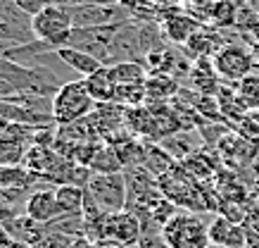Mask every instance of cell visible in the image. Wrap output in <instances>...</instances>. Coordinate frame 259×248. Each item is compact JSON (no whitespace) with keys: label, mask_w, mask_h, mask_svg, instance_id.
<instances>
[{"label":"cell","mask_w":259,"mask_h":248,"mask_svg":"<svg viewBox=\"0 0 259 248\" xmlns=\"http://www.w3.org/2000/svg\"><path fill=\"white\" fill-rule=\"evenodd\" d=\"M224 46H228V41L224 39V33L219 29H204L202 26L183 46V53H186V57H190L195 62V60H202V57H214Z\"/></svg>","instance_id":"ba28073f"},{"label":"cell","mask_w":259,"mask_h":248,"mask_svg":"<svg viewBox=\"0 0 259 248\" xmlns=\"http://www.w3.org/2000/svg\"><path fill=\"white\" fill-rule=\"evenodd\" d=\"M86 191L91 198L98 203V208L105 215H114V212H124L128 205V184H126V174H93L88 182Z\"/></svg>","instance_id":"5b68a950"},{"label":"cell","mask_w":259,"mask_h":248,"mask_svg":"<svg viewBox=\"0 0 259 248\" xmlns=\"http://www.w3.org/2000/svg\"><path fill=\"white\" fill-rule=\"evenodd\" d=\"M214 69L224 84H240L245 77L254 74L257 69V55L245 43H228L212 57Z\"/></svg>","instance_id":"3957f363"},{"label":"cell","mask_w":259,"mask_h":248,"mask_svg":"<svg viewBox=\"0 0 259 248\" xmlns=\"http://www.w3.org/2000/svg\"><path fill=\"white\" fill-rule=\"evenodd\" d=\"M164 19V36L171 43H188L190 36L195 31H200L202 26L195 22V17H190V15H181L179 10H171V12H166V15H162Z\"/></svg>","instance_id":"8fae6325"},{"label":"cell","mask_w":259,"mask_h":248,"mask_svg":"<svg viewBox=\"0 0 259 248\" xmlns=\"http://www.w3.org/2000/svg\"><path fill=\"white\" fill-rule=\"evenodd\" d=\"M148 67L143 60H124V62L112 64V77L117 84H136V81L148 79Z\"/></svg>","instance_id":"ffe728a7"},{"label":"cell","mask_w":259,"mask_h":248,"mask_svg":"<svg viewBox=\"0 0 259 248\" xmlns=\"http://www.w3.org/2000/svg\"><path fill=\"white\" fill-rule=\"evenodd\" d=\"M148 100V88L145 81H136V84H117V93H114V103L121 108H141Z\"/></svg>","instance_id":"44dd1931"},{"label":"cell","mask_w":259,"mask_h":248,"mask_svg":"<svg viewBox=\"0 0 259 248\" xmlns=\"http://www.w3.org/2000/svg\"><path fill=\"white\" fill-rule=\"evenodd\" d=\"M254 55H257V67H259V48L254 50Z\"/></svg>","instance_id":"4dcf8cb0"},{"label":"cell","mask_w":259,"mask_h":248,"mask_svg":"<svg viewBox=\"0 0 259 248\" xmlns=\"http://www.w3.org/2000/svg\"><path fill=\"white\" fill-rule=\"evenodd\" d=\"M57 205L62 215H83V203H86V189L74 184L55 186Z\"/></svg>","instance_id":"ac0fdd59"},{"label":"cell","mask_w":259,"mask_h":248,"mask_svg":"<svg viewBox=\"0 0 259 248\" xmlns=\"http://www.w3.org/2000/svg\"><path fill=\"white\" fill-rule=\"evenodd\" d=\"M145 88H148V100L162 103V100H169V98L179 96L181 84L171 74L152 72V74H148V79H145Z\"/></svg>","instance_id":"9a60e30c"},{"label":"cell","mask_w":259,"mask_h":248,"mask_svg":"<svg viewBox=\"0 0 259 248\" xmlns=\"http://www.w3.org/2000/svg\"><path fill=\"white\" fill-rule=\"evenodd\" d=\"M57 57L62 60L69 69H74L76 74H81L83 79H88V77H93L95 72H100L105 64L98 60V57L93 55H88L86 50H79V48H74V46H64V48H57L55 50Z\"/></svg>","instance_id":"7c38bea8"},{"label":"cell","mask_w":259,"mask_h":248,"mask_svg":"<svg viewBox=\"0 0 259 248\" xmlns=\"http://www.w3.org/2000/svg\"><path fill=\"white\" fill-rule=\"evenodd\" d=\"M31 31L36 41H43L55 50L69 46L71 33H74V22H71L69 10L62 5H48L43 12H38L31 19Z\"/></svg>","instance_id":"7a4b0ae2"},{"label":"cell","mask_w":259,"mask_h":248,"mask_svg":"<svg viewBox=\"0 0 259 248\" xmlns=\"http://www.w3.org/2000/svg\"><path fill=\"white\" fill-rule=\"evenodd\" d=\"M217 103H219L224 120L236 122V124L250 112V108L245 105V100L240 98V93H238V88L233 84H221L219 93H217Z\"/></svg>","instance_id":"4fadbf2b"},{"label":"cell","mask_w":259,"mask_h":248,"mask_svg":"<svg viewBox=\"0 0 259 248\" xmlns=\"http://www.w3.org/2000/svg\"><path fill=\"white\" fill-rule=\"evenodd\" d=\"M207 248H224V246H217V243H209V246Z\"/></svg>","instance_id":"f546056e"},{"label":"cell","mask_w":259,"mask_h":248,"mask_svg":"<svg viewBox=\"0 0 259 248\" xmlns=\"http://www.w3.org/2000/svg\"><path fill=\"white\" fill-rule=\"evenodd\" d=\"M24 215H29L33 222H38V224H50V222H55L57 217H62L60 205H57L55 189H48V186L33 189L29 193V198H26Z\"/></svg>","instance_id":"52a82bcc"},{"label":"cell","mask_w":259,"mask_h":248,"mask_svg":"<svg viewBox=\"0 0 259 248\" xmlns=\"http://www.w3.org/2000/svg\"><path fill=\"white\" fill-rule=\"evenodd\" d=\"M209 241L224 248H245L247 246V232H245L243 224L231 222L224 215H217L209 222Z\"/></svg>","instance_id":"9c48e42d"},{"label":"cell","mask_w":259,"mask_h":248,"mask_svg":"<svg viewBox=\"0 0 259 248\" xmlns=\"http://www.w3.org/2000/svg\"><path fill=\"white\" fill-rule=\"evenodd\" d=\"M38 182L40 176L19 167V165H0V189H26V191H33V186Z\"/></svg>","instance_id":"e0dca14e"},{"label":"cell","mask_w":259,"mask_h":248,"mask_svg":"<svg viewBox=\"0 0 259 248\" xmlns=\"http://www.w3.org/2000/svg\"><path fill=\"white\" fill-rule=\"evenodd\" d=\"M88 169H91L93 174H119V172H124V165L119 160L117 151L105 141V144L98 148V153H95V158L91 160Z\"/></svg>","instance_id":"d6986e66"},{"label":"cell","mask_w":259,"mask_h":248,"mask_svg":"<svg viewBox=\"0 0 259 248\" xmlns=\"http://www.w3.org/2000/svg\"><path fill=\"white\" fill-rule=\"evenodd\" d=\"M143 236L141 217L124 210L114 215H105L98 229V241L95 243H117V246H138Z\"/></svg>","instance_id":"8992f818"},{"label":"cell","mask_w":259,"mask_h":248,"mask_svg":"<svg viewBox=\"0 0 259 248\" xmlns=\"http://www.w3.org/2000/svg\"><path fill=\"white\" fill-rule=\"evenodd\" d=\"M86 81V88L88 93L93 96V100L98 105H105V103H114V93H117V81L112 77V67H102L100 72H95L93 77H88Z\"/></svg>","instance_id":"5bb4252c"},{"label":"cell","mask_w":259,"mask_h":248,"mask_svg":"<svg viewBox=\"0 0 259 248\" xmlns=\"http://www.w3.org/2000/svg\"><path fill=\"white\" fill-rule=\"evenodd\" d=\"M95 108H98V103L88 93L86 81L71 79L53 98V122H55V127H67V124L91 117Z\"/></svg>","instance_id":"6da1fadb"},{"label":"cell","mask_w":259,"mask_h":248,"mask_svg":"<svg viewBox=\"0 0 259 248\" xmlns=\"http://www.w3.org/2000/svg\"><path fill=\"white\" fill-rule=\"evenodd\" d=\"M26 158L24 144H12V141H0V165H19Z\"/></svg>","instance_id":"d4e9b609"},{"label":"cell","mask_w":259,"mask_h":248,"mask_svg":"<svg viewBox=\"0 0 259 248\" xmlns=\"http://www.w3.org/2000/svg\"><path fill=\"white\" fill-rule=\"evenodd\" d=\"M236 129L243 138H247V141H252V144H259V110L247 112L243 120L236 124Z\"/></svg>","instance_id":"cb8c5ba5"},{"label":"cell","mask_w":259,"mask_h":248,"mask_svg":"<svg viewBox=\"0 0 259 248\" xmlns=\"http://www.w3.org/2000/svg\"><path fill=\"white\" fill-rule=\"evenodd\" d=\"M243 3L252 10V12H257V15H259V0H243Z\"/></svg>","instance_id":"83f0119b"},{"label":"cell","mask_w":259,"mask_h":248,"mask_svg":"<svg viewBox=\"0 0 259 248\" xmlns=\"http://www.w3.org/2000/svg\"><path fill=\"white\" fill-rule=\"evenodd\" d=\"M162 239L169 248H207L209 241V224L193 212H181L162 229Z\"/></svg>","instance_id":"277c9868"},{"label":"cell","mask_w":259,"mask_h":248,"mask_svg":"<svg viewBox=\"0 0 259 248\" xmlns=\"http://www.w3.org/2000/svg\"><path fill=\"white\" fill-rule=\"evenodd\" d=\"M236 88L250 110H259V74L257 72L245 77L240 84H236Z\"/></svg>","instance_id":"603a6c76"},{"label":"cell","mask_w":259,"mask_h":248,"mask_svg":"<svg viewBox=\"0 0 259 248\" xmlns=\"http://www.w3.org/2000/svg\"><path fill=\"white\" fill-rule=\"evenodd\" d=\"M240 3H243V0H212L209 24H212L214 29H233V26H238Z\"/></svg>","instance_id":"2e32d148"},{"label":"cell","mask_w":259,"mask_h":248,"mask_svg":"<svg viewBox=\"0 0 259 248\" xmlns=\"http://www.w3.org/2000/svg\"><path fill=\"white\" fill-rule=\"evenodd\" d=\"M181 167L186 169L193 179H209V176L217 172L214 162L209 160V155H207V153H200V151H195L193 155H188Z\"/></svg>","instance_id":"7402d4cb"},{"label":"cell","mask_w":259,"mask_h":248,"mask_svg":"<svg viewBox=\"0 0 259 248\" xmlns=\"http://www.w3.org/2000/svg\"><path fill=\"white\" fill-rule=\"evenodd\" d=\"M12 3H15V8L19 10L22 15L31 17V19L50 5V0H12Z\"/></svg>","instance_id":"484cf974"},{"label":"cell","mask_w":259,"mask_h":248,"mask_svg":"<svg viewBox=\"0 0 259 248\" xmlns=\"http://www.w3.org/2000/svg\"><path fill=\"white\" fill-rule=\"evenodd\" d=\"M188 79H190L193 91H195V93H202V96H217L221 88V79H219V74H217V69H214L212 57L195 60Z\"/></svg>","instance_id":"30bf717a"},{"label":"cell","mask_w":259,"mask_h":248,"mask_svg":"<svg viewBox=\"0 0 259 248\" xmlns=\"http://www.w3.org/2000/svg\"><path fill=\"white\" fill-rule=\"evenodd\" d=\"M8 248H33V246H29V243H19V241H12Z\"/></svg>","instance_id":"f1b7e54d"},{"label":"cell","mask_w":259,"mask_h":248,"mask_svg":"<svg viewBox=\"0 0 259 248\" xmlns=\"http://www.w3.org/2000/svg\"><path fill=\"white\" fill-rule=\"evenodd\" d=\"M10 243H12V239H10V234L5 232V227L0 224V248H8Z\"/></svg>","instance_id":"4316f807"}]
</instances>
